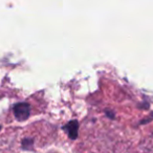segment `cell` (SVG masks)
Here are the masks:
<instances>
[{
	"instance_id": "obj_1",
	"label": "cell",
	"mask_w": 153,
	"mask_h": 153,
	"mask_svg": "<svg viewBox=\"0 0 153 153\" xmlns=\"http://www.w3.org/2000/svg\"><path fill=\"white\" fill-rule=\"evenodd\" d=\"M13 111L16 120L19 122H23L30 117V106L28 103H18L14 106Z\"/></svg>"
},
{
	"instance_id": "obj_2",
	"label": "cell",
	"mask_w": 153,
	"mask_h": 153,
	"mask_svg": "<svg viewBox=\"0 0 153 153\" xmlns=\"http://www.w3.org/2000/svg\"><path fill=\"white\" fill-rule=\"evenodd\" d=\"M62 129L67 133L68 137L71 138V140H76L78 137V133H79V122L76 120L69 121L62 127Z\"/></svg>"
},
{
	"instance_id": "obj_3",
	"label": "cell",
	"mask_w": 153,
	"mask_h": 153,
	"mask_svg": "<svg viewBox=\"0 0 153 153\" xmlns=\"http://www.w3.org/2000/svg\"><path fill=\"white\" fill-rule=\"evenodd\" d=\"M33 144H34V140H33V138H30V137H26L22 140V148L25 149V150H30Z\"/></svg>"
},
{
	"instance_id": "obj_4",
	"label": "cell",
	"mask_w": 153,
	"mask_h": 153,
	"mask_svg": "<svg viewBox=\"0 0 153 153\" xmlns=\"http://www.w3.org/2000/svg\"><path fill=\"white\" fill-rule=\"evenodd\" d=\"M106 115L109 117V119H111V120H113L114 119V113H113V111H111V110H106Z\"/></svg>"
},
{
	"instance_id": "obj_5",
	"label": "cell",
	"mask_w": 153,
	"mask_h": 153,
	"mask_svg": "<svg viewBox=\"0 0 153 153\" xmlns=\"http://www.w3.org/2000/svg\"><path fill=\"white\" fill-rule=\"evenodd\" d=\"M153 120V113H151L150 115H149V117H147V119L143 120V122H140V124H145V123H148V122L152 121Z\"/></svg>"
},
{
	"instance_id": "obj_6",
	"label": "cell",
	"mask_w": 153,
	"mask_h": 153,
	"mask_svg": "<svg viewBox=\"0 0 153 153\" xmlns=\"http://www.w3.org/2000/svg\"><path fill=\"white\" fill-rule=\"evenodd\" d=\"M0 129H1V126H0Z\"/></svg>"
}]
</instances>
